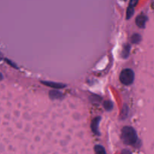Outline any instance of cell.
I'll list each match as a JSON object with an SVG mask.
<instances>
[{"instance_id": "cell-3", "label": "cell", "mask_w": 154, "mask_h": 154, "mask_svg": "<svg viewBox=\"0 0 154 154\" xmlns=\"http://www.w3.org/2000/svg\"><path fill=\"white\" fill-rule=\"evenodd\" d=\"M147 20V16L143 14H141L138 15V16L137 17L136 19H135V23H136V25L138 26L139 28L143 29L145 27Z\"/></svg>"}, {"instance_id": "cell-18", "label": "cell", "mask_w": 154, "mask_h": 154, "mask_svg": "<svg viewBox=\"0 0 154 154\" xmlns=\"http://www.w3.org/2000/svg\"><path fill=\"white\" fill-rule=\"evenodd\" d=\"M123 1H126V0H123Z\"/></svg>"}, {"instance_id": "cell-6", "label": "cell", "mask_w": 154, "mask_h": 154, "mask_svg": "<svg viewBox=\"0 0 154 154\" xmlns=\"http://www.w3.org/2000/svg\"><path fill=\"white\" fill-rule=\"evenodd\" d=\"M49 96L51 99H60L63 98V93L58 90H51L49 93Z\"/></svg>"}, {"instance_id": "cell-12", "label": "cell", "mask_w": 154, "mask_h": 154, "mask_svg": "<svg viewBox=\"0 0 154 154\" xmlns=\"http://www.w3.org/2000/svg\"><path fill=\"white\" fill-rule=\"evenodd\" d=\"M127 114H128V108L126 105H124V106H123V111H122V114H121V115H120V117H122L123 115H124L123 116V119H125L126 117V116H127Z\"/></svg>"}, {"instance_id": "cell-9", "label": "cell", "mask_w": 154, "mask_h": 154, "mask_svg": "<svg viewBox=\"0 0 154 154\" xmlns=\"http://www.w3.org/2000/svg\"><path fill=\"white\" fill-rule=\"evenodd\" d=\"M94 150L96 154H106L105 148L101 145H96L94 147Z\"/></svg>"}, {"instance_id": "cell-4", "label": "cell", "mask_w": 154, "mask_h": 154, "mask_svg": "<svg viewBox=\"0 0 154 154\" xmlns=\"http://www.w3.org/2000/svg\"><path fill=\"white\" fill-rule=\"evenodd\" d=\"M41 83L45 85L48 86V87H51L53 89H63L64 87H66V86L65 84H61V83H55V82H51V81H42Z\"/></svg>"}, {"instance_id": "cell-1", "label": "cell", "mask_w": 154, "mask_h": 154, "mask_svg": "<svg viewBox=\"0 0 154 154\" xmlns=\"http://www.w3.org/2000/svg\"><path fill=\"white\" fill-rule=\"evenodd\" d=\"M121 138L123 143L127 145H135L138 140L136 131L131 126H125L123 128Z\"/></svg>"}, {"instance_id": "cell-14", "label": "cell", "mask_w": 154, "mask_h": 154, "mask_svg": "<svg viewBox=\"0 0 154 154\" xmlns=\"http://www.w3.org/2000/svg\"><path fill=\"white\" fill-rule=\"evenodd\" d=\"M138 0H130V2H129V6L135 8V6L138 5Z\"/></svg>"}, {"instance_id": "cell-10", "label": "cell", "mask_w": 154, "mask_h": 154, "mask_svg": "<svg viewBox=\"0 0 154 154\" xmlns=\"http://www.w3.org/2000/svg\"><path fill=\"white\" fill-rule=\"evenodd\" d=\"M134 12H135V9L133 7H131L129 5V7L127 8V11H126V19L129 20L133 16Z\"/></svg>"}, {"instance_id": "cell-7", "label": "cell", "mask_w": 154, "mask_h": 154, "mask_svg": "<svg viewBox=\"0 0 154 154\" xmlns=\"http://www.w3.org/2000/svg\"><path fill=\"white\" fill-rule=\"evenodd\" d=\"M130 49L131 47L129 45H126L123 48V51H122V57L123 58H126V57H129V52H130Z\"/></svg>"}, {"instance_id": "cell-5", "label": "cell", "mask_w": 154, "mask_h": 154, "mask_svg": "<svg viewBox=\"0 0 154 154\" xmlns=\"http://www.w3.org/2000/svg\"><path fill=\"white\" fill-rule=\"evenodd\" d=\"M101 120V117H97L96 118H94V120H93L91 123V128H92V130L93 132H94L95 134L96 135H99V122Z\"/></svg>"}, {"instance_id": "cell-11", "label": "cell", "mask_w": 154, "mask_h": 154, "mask_svg": "<svg viewBox=\"0 0 154 154\" xmlns=\"http://www.w3.org/2000/svg\"><path fill=\"white\" fill-rule=\"evenodd\" d=\"M104 108L106 111H110L113 109V103L111 102V101H105L103 104Z\"/></svg>"}, {"instance_id": "cell-17", "label": "cell", "mask_w": 154, "mask_h": 154, "mask_svg": "<svg viewBox=\"0 0 154 154\" xmlns=\"http://www.w3.org/2000/svg\"><path fill=\"white\" fill-rule=\"evenodd\" d=\"M2 60V55L1 53H0V61H1Z\"/></svg>"}, {"instance_id": "cell-16", "label": "cell", "mask_w": 154, "mask_h": 154, "mask_svg": "<svg viewBox=\"0 0 154 154\" xmlns=\"http://www.w3.org/2000/svg\"><path fill=\"white\" fill-rule=\"evenodd\" d=\"M3 79V76H2V74L0 72V81H2V80Z\"/></svg>"}, {"instance_id": "cell-15", "label": "cell", "mask_w": 154, "mask_h": 154, "mask_svg": "<svg viewBox=\"0 0 154 154\" xmlns=\"http://www.w3.org/2000/svg\"><path fill=\"white\" fill-rule=\"evenodd\" d=\"M6 61H7V63H8V64H10V66H11L12 67L15 68V69H17V66H15V65H16V64H13V63H12L11 62V61H9L8 60H6Z\"/></svg>"}, {"instance_id": "cell-2", "label": "cell", "mask_w": 154, "mask_h": 154, "mask_svg": "<svg viewBox=\"0 0 154 154\" xmlns=\"http://www.w3.org/2000/svg\"><path fill=\"white\" fill-rule=\"evenodd\" d=\"M135 79L134 72L130 69H123L120 75V82L124 85H130L133 83Z\"/></svg>"}, {"instance_id": "cell-13", "label": "cell", "mask_w": 154, "mask_h": 154, "mask_svg": "<svg viewBox=\"0 0 154 154\" xmlns=\"http://www.w3.org/2000/svg\"><path fill=\"white\" fill-rule=\"evenodd\" d=\"M90 99H91V100L93 101V102H99L101 101V99H102V98L99 97L97 95H95V96H92L91 97H90Z\"/></svg>"}, {"instance_id": "cell-8", "label": "cell", "mask_w": 154, "mask_h": 154, "mask_svg": "<svg viewBox=\"0 0 154 154\" xmlns=\"http://www.w3.org/2000/svg\"><path fill=\"white\" fill-rule=\"evenodd\" d=\"M141 41V36L138 33L133 34L131 37V42L133 44H138Z\"/></svg>"}]
</instances>
